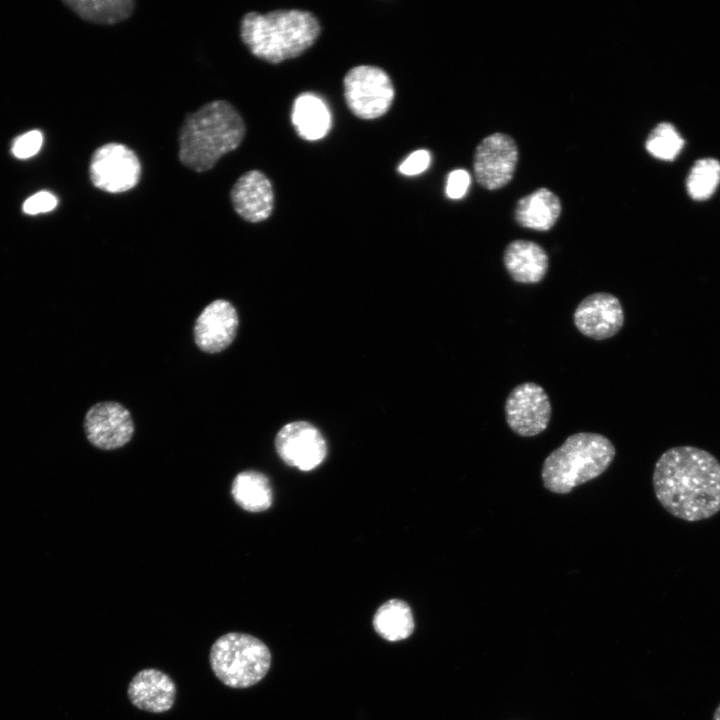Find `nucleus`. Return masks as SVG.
Returning <instances> with one entry per match:
<instances>
[{"instance_id":"1","label":"nucleus","mask_w":720,"mask_h":720,"mask_svg":"<svg viewBox=\"0 0 720 720\" xmlns=\"http://www.w3.org/2000/svg\"><path fill=\"white\" fill-rule=\"evenodd\" d=\"M652 484L660 505L675 518L697 522L720 512V462L707 450L669 448L655 463Z\"/></svg>"},{"instance_id":"2","label":"nucleus","mask_w":720,"mask_h":720,"mask_svg":"<svg viewBox=\"0 0 720 720\" xmlns=\"http://www.w3.org/2000/svg\"><path fill=\"white\" fill-rule=\"evenodd\" d=\"M245 130L242 117L231 103H206L186 115L179 130L178 158L195 172L210 170L241 144Z\"/></svg>"},{"instance_id":"3","label":"nucleus","mask_w":720,"mask_h":720,"mask_svg":"<svg viewBox=\"0 0 720 720\" xmlns=\"http://www.w3.org/2000/svg\"><path fill=\"white\" fill-rule=\"evenodd\" d=\"M320 31L312 13L297 9L248 12L240 23V37L251 54L273 64L300 56Z\"/></svg>"},{"instance_id":"4","label":"nucleus","mask_w":720,"mask_h":720,"mask_svg":"<svg viewBox=\"0 0 720 720\" xmlns=\"http://www.w3.org/2000/svg\"><path fill=\"white\" fill-rule=\"evenodd\" d=\"M615 454L614 444L602 434H572L544 460L541 470L543 485L552 493L568 494L577 486L603 474Z\"/></svg>"},{"instance_id":"5","label":"nucleus","mask_w":720,"mask_h":720,"mask_svg":"<svg viewBox=\"0 0 720 720\" xmlns=\"http://www.w3.org/2000/svg\"><path fill=\"white\" fill-rule=\"evenodd\" d=\"M209 663L221 683L242 689L257 684L266 676L271 666V653L255 636L229 632L212 644Z\"/></svg>"},{"instance_id":"6","label":"nucleus","mask_w":720,"mask_h":720,"mask_svg":"<svg viewBox=\"0 0 720 720\" xmlns=\"http://www.w3.org/2000/svg\"><path fill=\"white\" fill-rule=\"evenodd\" d=\"M344 97L350 111L358 118L371 120L384 115L394 99V87L381 68L360 65L344 77Z\"/></svg>"},{"instance_id":"7","label":"nucleus","mask_w":720,"mask_h":720,"mask_svg":"<svg viewBox=\"0 0 720 720\" xmlns=\"http://www.w3.org/2000/svg\"><path fill=\"white\" fill-rule=\"evenodd\" d=\"M89 175L95 187L109 193H122L139 182L141 164L129 147L121 143H107L94 151Z\"/></svg>"},{"instance_id":"8","label":"nucleus","mask_w":720,"mask_h":720,"mask_svg":"<svg viewBox=\"0 0 720 720\" xmlns=\"http://www.w3.org/2000/svg\"><path fill=\"white\" fill-rule=\"evenodd\" d=\"M504 411L507 424L515 434L533 437L548 427L552 407L543 387L534 382H524L511 390Z\"/></svg>"},{"instance_id":"9","label":"nucleus","mask_w":720,"mask_h":720,"mask_svg":"<svg viewBox=\"0 0 720 720\" xmlns=\"http://www.w3.org/2000/svg\"><path fill=\"white\" fill-rule=\"evenodd\" d=\"M518 161V149L512 137L494 133L476 147L474 174L477 182L488 190L502 188L513 177Z\"/></svg>"},{"instance_id":"10","label":"nucleus","mask_w":720,"mask_h":720,"mask_svg":"<svg viewBox=\"0 0 720 720\" xmlns=\"http://www.w3.org/2000/svg\"><path fill=\"white\" fill-rule=\"evenodd\" d=\"M279 457L301 471L318 467L326 457L327 445L321 432L305 421L284 425L275 437Z\"/></svg>"},{"instance_id":"11","label":"nucleus","mask_w":720,"mask_h":720,"mask_svg":"<svg viewBox=\"0 0 720 720\" xmlns=\"http://www.w3.org/2000/svg\"><path fill=\"white\" fill-rule=\"evenodd\" d=\"M84 431L97 448L112 450L127 444L134 433L130 412L122 404L104 401L93 405L84 418Z\"/></svg>"},{"instance_id":"12","label":"nucleus","mask_w":720,"mask_h":720,"mask_svg":"<svg viewBox=\"0 0 720 720\" xmlns=\"http://www.w3.org/2000/svg\"><path fill=\"white\" fill-rule=\"evenodd\" d=\"M576 328L586 337L605 340L617 334L624 324V311L613 294L597 292L586 296L574 311Z\"/></svg>"},{"instance_id":"13","label":"nucleus","mask_w":720,"mask_h":720,"mask_svg":"<svg viewBox=\"0 0 720 720\" xmlns=\"http://www.w3.org/2000/svg\"><path fill=\"white\" fill-rule=\"evenodd\" d=\"M239 327L235 307L227 300L209 303L197 317L193 335L197 347L206 353H219L234 341Z\"/></svg>"},{"instance_id":"14","label":"nucleus","mask_w":720,"mask_h":720,"mask_svg":"<svg viewBox=\"0 0 720 720\" xmlns=\"http://www.w3.org/2000/svg\"><path fill=\"white\" fill-rule=\"evenodd\" d=\"M230 198L235 212L251 223L266 220L273 210L272 184L259 170H250L242 174L234 183Z\"/></svg>"},{"instance_id":"15","label":"nucleus","mask_w":720,"mask_h":720,"mask_svg":"<svg viewBox=\"0 0 720 720\" xmlns=\"http://www.w3.org/2000/svg\"><path fill=\"white\" fill-rule=\"evenodd\" d=\"M176 693L173 679L154 668L137 672L127 688L128 699L134 707L156 714L167 712L173 707Z\"/></svg>"},{"instance_id":"16","label":"nucleus","mask_w":720,"mask_h":720,"mask_svg":"<svg viewBox=\"0 0 720 720\" xmlns=\"http://www.w3.org/2000/svg\"><path fill=\"white\" fill-rule=\"evenodd\" d=\"M503 263L515 282L535 284L546 276L549 258L545 249L538 243L516 239L506 246Z\"/></svg>"},{"instance_id":"17","label":"nucleus","mask_w":720,"mask_h":720,"mask_svg":"<svg viewBox=\"0 0 720 720\" xmlns=\"http://www.w3.org/2000/svg\"><path fill=\"white\" fill-rule=\"evenodd\" d=\"M561 210L559 197L547 188H539L518 200L515 220L524 228L548 231L559 219Z\"/></svg>"},{"instance_id":"18","label":"nucleus","mask_w":720,"mask_h":720,"mask_svg":"<svg viewBox=\"0 0 720 720\" xmlns=\"http://www.w3.org/2000/svg\"><path fill=\"white\" fill-rule=\"evenodd\" d=\"M291 121L299 137L307 141H316L329 132L331 113L319 96L305 92L294 100Z\"/></svg>"},{"instance_id":"19","label":"nucleus","mask_w":720,"mask_h":720,"mask_svg":"<svg viewBox=\"0 0 720 720\" xmlns=\"http://www.w3.org/2000/svg\"><path fill=\"white\" fill-rule=\"evenodd\" d=\"M234 501L248 512H262L270 508L273 500L269 479L261 472H240L232 482Z\"/></svg>"},{"instance_id":"20","label":"nucleus","mask_w":720,"mask_h":720,"mask_svg":"<svg viewBox=\"0 0 720 720\" xmlns=\"http://www.w3.org/2000/svg\"><path fill=\"white\" fill-rule=\"evenodd\" d=\"M375 631L385 640L399 641L408 638L414 631V619L408 604L391 599L382 604L373 618Z\"/></svg>"},{"instance_id":"21","label":"nucleus","mask_w":720,"mask_h":720,"mask_svg":"<svg viewBox=\"0 0 720 720\" xmlns=\"http://www.w3.org/2000/svg\"><path fill=\"white\" fill-rule=\"evenodd\" d=\"M64 4L82 19L104 25L126 20L135 7L132 0H68Z\"/></svg>"},{"instance_id":"22","label":"nucleus","mask_w":720,"mask_h":720,"mask_svg":"<svg viewBox=\"0 0 720 720\" xmlns=\"http://www.w3.org/2000/svg\"><path fill=\"white\" fill-rule=\"evenodd\" d=\"M720 183V162L713 158L699 159L692 166L686 181L687 192L694 200H706Z\"/></svg>"},{"instance_id":"23","label":"nucleus","mask_w":720,"mask_h":720,"mask_svg":"<svg viewBox=\"0 0 720 720\" xmlns=\"http://www.w3.org/2000/svg\"><path fill=\"white\" fill-rule=\"evenodd\" d=\"M645 146L655 158L670 161L680 153L684 140L671 123L662 122L651 131Z\"/></svg>"},{"instance_id":"24","label":"nucleus","mask_w":720,"mask_h":720,"mask_svg":"<svg viewBox=\"0 0 720 720\" xmlns=\"http://www.w3.org/2000/svg\"><path fill=\"white\" fill-rule=\"evenodd\" d=\"M43 143V135L39 130L26 132L14 139L11 152L18 159H28L36 155Z\"/></svg>"},{"instance_id":"25","label":"nucleus","mask_w":720,"mask_h":720,"mask_svg":"<svg viewBox=\"0 0 720 720\" xmlns=\"http://www.w3.org/2000/svg\"><path fill=\"white\" fill-rule=\"evenodd\" d=\"M58 204L57 197L49 191H39L27 198L22 210L28 215H36L54 210Z\"/></svg>"},{"instance_id":"26","label":"nucleus","mask_w":720,"mask_h":720,"mask_svg":"<svg viewBox=\"0 0 720 720\" xmlns=\"http://www.w3.org/2000/svg\"><path fill=\"white\" fill-rule=\"evenodd\" d=\"M431 156L427 150L412 152L398 167V171L406 176H414L424 172L430 165Z\"/></svg>"},{"instance_id":"27","label":"nucleus","mask_w":720,"mask_h":720,"mask_svg":"<svg viewBox=\"0 0 720 720\" xmlns=\"http://www.w3.org/2000/svg\"><path fill=\"white\" fill-rule=\"evenodd\" d=\"M469 173L463 169H456L449 173L446 182V195L450 199L462 198L470 185Z\"/></svg>"},{"instance_id":"28","label":"nucleus","mask_w":720,"mask_h":720,"mask_svg":"<svg viewBox=\"0 0 720 720\" xmlns=\"http://www.w3.org/2000/svg\"><path fill=\"white\" fill-rule=\"evenodd\" d=\"M713 720H720V703L714 711Z\"/></svg>"}]
</instances>
